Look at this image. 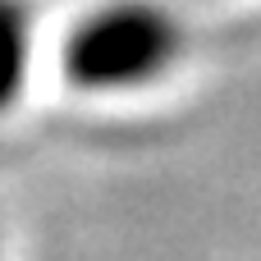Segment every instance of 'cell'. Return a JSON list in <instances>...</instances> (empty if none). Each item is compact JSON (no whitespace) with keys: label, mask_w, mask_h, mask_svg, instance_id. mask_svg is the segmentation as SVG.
<instances>
[{"label":"cell","mask_w":261,"mask_h":261,"mask_svg":"<svg viewBox=\"0 0 261 261\" xmlns=\"http://www.w3.org/2000/svg\"><path fill=\"white\" fill-rule=\"evenodd\" d=\"M184 28L151 0H110L64 41V73L83 92H133L174 69Z\"/></svg>","instance_id":"6da1fadb"},{"label":"cell","mask_w":261,"mask_h":261,"mask_svg":"<svg viewBox=\"0 0 261 261\" xmlns=\"http://www.w3.org/2000/svg\"><path fill=\"white\" fill-rule=\"evenodd\" d=\"M32 64V14L23 0H0V110L23 96Z\"/></svg>","instance_id":"7a4b0ae2"}]
</instances>
